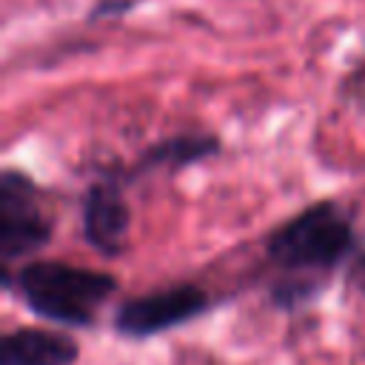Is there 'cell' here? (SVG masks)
I'll list each match as a JSON object with an SVG mask.
<instances>
[{
  "label": "cell",
  "mask_w": 365,
  "mask_h": 365,
  "mask_svg": "<svg viewBox=\"0 0 365 365\" xmlns=\"http://www.w3.org/2000/svg\"><path fill=\"white\" fill-rule=\"evenodd\" d=\"M17 288L37 317L63 325H88L114 294L117 282L103 271L40 259L20 268Z\"/></svg>",
  "instance_id": "1"
},
{
  "label": "cell",
  "mask_w": 365,
  "mask_h": 365,
  "mask_svg": "<svg viewBox=\"0 0 365 365\" xmlns=\"http://www.w3.org/2000/svg\"><path fill=\"white\" fill-rule=\"evenodd\" d=\"M351 245L354 234L348 217L336 205L319 202L294 217L268 240V257L291 274H311L334 268L351 251Z\"/></svg>",
  "instance_id": "2"
},
{
  "label": "cell",
  "mask_w": 365,
  "mask_h": 365,
  "mask_svg": "<svg viewBox=\"0 0 365 365\" xmlns=\"http://www.w3.org/2000/svg\"><path fill=\"white\" fill-rule=\"evenodd\" d=\"M214 151V143L211 140H191V137H182V140H171L165 145H157L151 154H148V163H160V160H174V163H188V160H197L202 154Z\"/></svg>",
  "instance_id": "7"
},
{
  "label": "cell",
  "mask_w": 365,
  "mask_h": 365,
  "mask_svg": "<svg viewBox=\"0 0 365 365\" xmlns=\"http://www.w3.org/2000/svg\"><path fill=\"white\" fill-rule=\"evenodd\" d=\"M51 237L48 220L37 205V191L29 177L3 171L0 177V254L6 262L43 248Z\"/></svg>",
  "instance_id": "3"
},
{
  "label": "cell",
  "mask_w": 365,
  "mask_h": 365,
  "mask_svg": "<svg viewBox=\"0 0 365 365\" xmlns=\"http://www.w3.org/2000/svg\"><path fill=\"white\" fill-rule=\"evenodd\" d=\"M77 342L43 328H17L3 336L0 365H71Z\"/></svg>",
  "instance_id": "6"
},
{
  "label": "cell",
  "mask_w": 365,
  "mask_h": 365,
  "mask_svg": "<svg viewBox=\"0 0 365 365\" xmlns=\"http://www.w3.org/2000/svg\"><path fill=\"white\" fill-rule=\"evenodd\" d=\"M128 205L114 182H97L86 194L83 228L86 240L103 254H120L128 237Z\"/></svg>",
  "instance_id": "5"
},
{
  "label": "cell",
  "mask_w": 365,
  "mask_h": 365,
  "mask_svg": "<svg viewBox=\"0 0 365 365\" xmlns=\"http://www.w3.org/2000/svg\"><path fill=\"white\" fill-rule=\"evenodd\" d=\"M205 305H208V299L200 288L174 285V288H163V291L123 302L114 322H117L120 334L143 339V336H151V334H160V331L188 322L191 317L202 314Z\"/></svg>",
  "instance_id": "4"
}]
</instances>
